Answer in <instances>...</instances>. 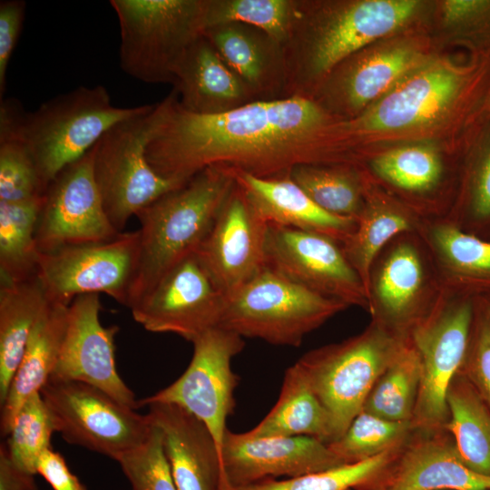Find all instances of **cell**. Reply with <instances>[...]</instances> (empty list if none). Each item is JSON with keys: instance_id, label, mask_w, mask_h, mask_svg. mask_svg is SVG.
Instances as JSON below:
<instances>
[{"instance_id": "47", "label": "cell", "mask_w": 490, "mask_h": 490, "mask_svg": "<svg viewBox=\"0 0 490 490\" xmlns=\"http://www.w3.org/2000/svg\"><path fill=\"white\" fill-rule=\"evenodd\" d=\"M444 20L449 24H469L490 15L489 0H448L442 3Z\"/></svg>"}, {"instance_id": "39", "label": "cell", "mask_w": 490, "mask_h": 490, "mask_svg": "<svg viewBox=\"0 0 490 490\" xmlns=\"http://www.w3.org/2000/svg\"><path fill=\"white\" fill-rule=\"evenodd\" d=\"M46 189L25 144L17 137L0 136V201L38 200Z\"/></svg>"}, {"instance_id": "33", "label": "cell", "mask_w": 490, "mask_h": 490, "mask_svg": "<svg viewBox=\"0 0 490 490\" xmlns=\"http://www.w3.org/2000/svg\"><path fill=\"white\" fill-rule=\"evenodd\" d=\"M399 448L326 471L280 480L269 478L230 490H363L378 477Z\"/></svg>"}, {"instance_id": "20", "label": "cell", "mask_w": 490, "mask_h": 490, "mask_svg": "<svg viewBox=\"0 0 490 490\" xmlns=\"http://www.w3.org/2000/svg\"><path fill=\"white\" fill-rule=\"evenodd\" d=\"M363 490H490L471 470L443 427L413 428L383 472Z\"/></svg>"}, {"instance_id": "26", "label": "cell", "mask_w": 490, "mask_h": 490, "mask_svg": "<svg viewBox=\"0 0 490 490\" xmlns=\"http://www.w3.org/2000/svg\"><path fill=\"white\" fill-rule=\"evenodd\" d=\"M69 305L51 301L34 324L7 395L1 404V434L6 436L22 405L52 376L63 345Z\"/></svg>"}, {"instance_id": "23", "label": "cell", "mask_w": 490, "mask_h": 490, "mask_svg": "<svg viewBox=\"0 0 490 490\" xmlns=\"http://www.w3.org/2000/svg\"><path fill=\"white\" fill-rule=\"evenodd\" d=\"M236 184L259 215L269 224L348 240L355 218L326 211L289 177L257 178L234 173Z\"/></svg>"}, {"instance_id": "38", "label": "cell", "mask_w": 490, "mask_h": 490, "mask_svg": "<svg viewBox=\"0 0 490 490\" xmlns=\"http://www.w3.org/2000/svg\"><path fill=\"white\" fill-rule=\"evenodd\" d=\"M374 171L386 181L410 191L431 188L441 174V162L425 146H407L387 152L373 162Z\"/></svg>"}, {"instance_id": "4", "label": "cell", "mask_w": 490, "mask_h": 490, "mask_svg": "<svg viewBox=\"0 0 490 490\" xmlns=\"http://www.w3.org/2000/svg\"><path fill=\"white\" fill-rule=\"evenodd\" d=\"M235 186L230 171L207 168L138 212V263L128 308L194 255Z\"/></svg>"}, {"instance_id": "42", "label": "cell", "mask_w": 490, "mask_h": 490, "mask_svg": "<svg viewBox=\"0 0 490 490\" xmlns=\"http://www.w3.org/2000/svg\"><path fill=\"white\" fill-rule=\"evenodd\" d=\"M408 228L407 220L397 213L388 211L370 212L347 240L345 255L357 272L364 277L379 250Z\"/></svg>"}, {"instance_id": "6", "label": "cell", "mask_w": 490, "mask_h": 490, "mask_svg": "<svg viewBox=\"0 0 490 490\" xmlns=\"http://www.w3.org/2000/svg\"><path fill=\"white\" fill-rule=\"evenodd\" d=\"M345 307L270 268L225 297L219 327L240 337L299 347L304 337Z\"/></svg>"}, {"instance_id": "21", "label": "cell", "mask_w": 490, "mask_h": 490, "mask_svg": "<svg viewBox=\"0 0 490 490\" xmlns=\"http://www.w3.org/2000/svg\"><path fill=\"white\" fill-rule=\"evenodd\" d=\"M145 407L161 433L178 490H226L219 447L207 426L175 404L154 402Z\"/></svg>"}, {"instance_id": "24", "label": "cell", "mask_w": 490, "mask_h": 490, "mask_svg": "<svg viewBox=\"0 0 490 490\" xmlns=\"http://www.w3.org/2000/svg\"><path fill=\"white\" fill-rule=\"evenodd\" d=\"M172 84L181 107L194 114H220L255 102L203 34L186 52Z\"/></svg>"}, {"instance_id": "10", "label": "cell", "mask_w": 490, "mask_h": 490, "mask_svg": "<svg viewBox=\"0 0 490 490\" xmlns=\"http://www.w3.org/2000/svg\"><path fill=\"white\" fill-rule=\"evenodd\" d=\"M139 251L138 231L113 240L40 252L36 277L47 299L70 305L80 295L104 293L128 307Z\"/></svg>"}, {"instance_id": "31", "label": "cell", "mask_w": 490, "mask_h": 490, "mask_svg": "<svg viewBox=\"0 0 490 490\" xmlns=\"http://www.w3.org/2000/svg\"><path fill=\"white\" fill-rule=\"evenodd\" d=\"M420 382L419 356L405 342L375 382L362 410L390 421L412 422Z\"/></svg>"}, {"instance_id": "12", "label": "cell", "mask_w": 490, "mask_h": 490, "mask_svg": "<svg viewBox=\"0 0 490 490\" xmlns=\"http://www.w3.org/2000/svg\"><path fill=\"white\" fill-rule=\"evenodd\" d=\"M94 147L64 168L43 197L35 240L39 252L114 239L93 174Z\"/></svg>"}, {"instance_id": "16", "label": "cell", "mask_w": 490, "mask_h": 490, "mask_svg": "<svg viewBox=\"0 0 490 490\" xmlns=\"http://www.w3.org/2000/svg\"><path fill=\"white\" fill-rule=\"evenodd\" d=\"M101 309L100 294H83L73 299L59 358L49 379L86 383L137 409L139 399L115 365L114 338L119 328L103 326Z\"/></svg>"}, {"instance_id": "43", "label": "cell", "mask_w": 490, "mask_h": 490, "mask_svg": "<svg viewBox=\"0 0 490 490\" xmlns=\"http://www.w3.org/2000/svg\"><path fill=\"white\" fill-rule=\"evenodd\" d=\"M479 302L461 370L490 408V318Z\"/></svg>"}, {"instance_id": "50", "label": "cell", "mask_w": 490, "mask_h": 490, "mask_svg": "<svg viewBox=\"0 0 490 490\" xmlns=\"http://www.w3.org/2000/svg\"><path fill=\"white\" fill-rule=\"evenodd\" d=\"M488 106L490 108V96H489V99H488Z\"/></svg>"}, {"instance_id": "5", "label": "cell", "mask_w": 490, "mask_h": 490, "mask_svg": "<svg viewBox=\"0 0 490 490\" xmlns=\"http://www.w3.org/2000/svg\"><path fill=\"white\" fill-rule=\"evenodd\" d=\"M120 27L122 71L147 83H173L205 29V0H111Z\"/></svg>"}, {"instance_id": "17", "label": "cell", "mask_w": 490, "mask_h": 490, "mask_svg": "<svg viewBox=\"0 0 490 490\" xmlns=\"http://www.w3.org/2000/svg\"><path fill=\"white\" fill-rule=\"evenodd\" d=\"M464 74L449 63L419 65L387 93L348 120L359 137L413 129L441 118L456 102Z\"/></svg>"}, {"instance_id": "40", "label": "cell", "mask_w": 490, "mask_h": 490, "mask_svg": "<svg viewBox=\"0 0 490 490\" xmlns=\"http://www.w3.org/2000/svg\"><path fill=\"white\" fill-rule=\"evenodd\" d=\"M116 462L132 490H178L163 450L161 433L153 424L147 439L122 455Z\"/></svg>"}, {"instance_id": "48", "label": "cell", "mask_w": 490, "mask_h": 490, "mask_svg": "<svg viewBox=\"0 0 490 490\" xmlns=\"http://www.w3.org/2000/svg\"><path fill=\"white\" fill-rule=\"evenodd\" d=\"M0 490H37L34 475L14 465L4 443L0 446Z\"/></svg>"}, {"instance_id": "41", "label": "cell", "mask_w": 490, "mask_h": 490, "mask_svg": "<svg viewBox=\"0 0 490 490\" xmlns=\"http://www.w3.org/2000/svg\"><path fill=\"white\" fill-rule=\"evenodd\" d=\"M435 240L451 264L470 283L490 287V240L452 226L436 229Z\"/></svg>"}, {"instance_id": "30", "label": "cell", "mask_w": 490, "mask_h": 490, "mask_svg": "<svg viewBox=\"0 0 490 490\" xmlns=\"http://www.w3.org/2000/svg\"><path fill=\"white\" fill-rule=\"evenodd\" d=\"M42 201H0V281L36 276L40 252L35 232Z\"/></svg>"}, {"instance_id": "27", "label": "cell", "mask_w": 490, "mask_h": 490, "mask_svg": "<svg viewBox=\"0 0 490 490\" xmlns=\"http://www.w3.org/2000/svg\"><path fill=\"white\" fill-rule=\"evenodd\" d=\"M244 434L253 438L311 436L326 444L333 438L329 415L296 362L285 371L274 407Z\"/></svg>"}, {"instance_id": "22", "label": "cell", "mask_w": 490, "mask_h": 490, "mask_svg": "<svg viewBox=\"0 0 490 490\" xmlns=\"http://www.w3.org/2000/svg\"><path fill=\"white\" fill-rule=\"evenodd\" d=\"M203 34L255 102L288 97L283 47L267 33L240 23H226L206 28Z\"/></svg>"}, {"instance_id": "32", "label": "cell", "mask_w": 490, "mask_h": 490, "mask_svg": "<svg viewBox=\"0 0 490 490\" xmlns=\"http://www.w3.org/2000/svg\"><path fill=\"white\" fill-rule=\"evenodd\" d=\"M296 12L297 0H205V29L240 23L260 29L283 45Z\"/></svg>"}, {"instance_id": "25", "label": "cell", "mask_w": 490, "mask_h": 490, "mask_svg": "<svg viewBox=\"0 0 490 490\" xmlns=\"http://www.w3.org/2000/svg\"><path fill=\"white\" fill-rule=\"evenodd\" d=\"M421 54L412 46L394 44L373 51L350 63L328 79V100L353 113L380 99L421 65ZM326 79V80H327Z\"/></svg>"}, {"instance_id": "13", "label": "cell", "mask_w": 490, "mask_h": 490, "mask_svg": "<svg viewBox=\"0 0 490 490\" xmlns=\"http://www.w3.org/2000/svg\"><path fill=\"white\" fill-rule=\"evenodd\" d=\"M475 311V301L466 298L414 329L411 344L421 363V382L412 418L415 428H436L446 424V393L466 358Z\"/></svg>"}, {"instance_id": "18", "label": "cell", "mask_w": 490, "mask_h": 490, "mask_svg": "<svg viewBox=\"0 0 490 490\" xmlns=\"http://www.w3.org/2000/svg\"><path fill=\"white\" fill-rule=\"evenodd\" d=\"M226 490L279 476L294 477L345 465L328 444L311 436L249 437L226 430L221 446Z\"/></svg>"}, {"instance_id": "7", "label": "cell", "mask_w": 490, "mask_h": 490, "mask_svg": "<svg viewBox=\"0 0 490 490\" xmlns=\"http://www.w3.org/2000/svg\"><path fill=\"white\" fill-rule=\"evenodd\" d=\"M404 343L374 325L341 343L309 351L296 362L329 415L332 442L362 411L375 382Z\"/></svg>"}, {"instance_id": "45", "label": "cell", "mask_w": 490, "mask_h": 490, "mask_svg": "<svg viewBox=\"0 0 490 490\" xmlns=\"http://www.w3.org/2000/svg\"><path fill=\"white\" fill-rule=\"evenodd\" d=\"M36 474L40 475L53 490H87L71 472L64 456L51 447L40 456Z\"/></svg>"}, {"instance_id": "11", "label": "cell", "mask_w": 490, "mask_h": 490, "mask_svg": "<svg viewBox=\"0 0 490 490\" xmlns=\"http://www.w3.org/2000/svg\"><path fill=\"white\" fill-rule=\"evenodd\" d=\"M191 362L172 384L138 400L139 407L161 402L175 404L191 413L210 430L221 454L226 421L235 407L238 376L231 362L245 342L237 333L216 327L198 337ZM221 459V458H220Z\"/></svg>"}, {"instance_id": "3", "label": "cell", "mask_w": 490, "mask_h": 490, "mask_svg": "<svg viewBox=\"0 0 490 490\" xmlns=\"http://www.w3.org/2000/svg\"><path fill=\"white\" fill-rule=\"evenodd\" d=\"M149 106H114L103 85L79 86L46 101L34 112H25L15 98L2 99L0 136L17 137L25 144L48 187L110 128Z\"/></svg>"}, {"instance_id": "44", "label": "cell", "mask_w": 490, "mask_h": 490, "mask_svg": "<svg viewBox=\"0 0 490 490\" xmlns=\"http://www.w3.org/2000/svg\"><path fill=\"white\" fill-rule=\"evenodd\" d=\"M26 4L23 0H4L0 3V97L5 92L6 72L18 42L24 20ZM0 99V100H1Z\"/></svg>"}, {"instance_id": "46", "label": "cell", "mask_w": 490, "mask_h": 490, "mask_svg": "<svg viewBox=\"0 0 490 490\" xmlns=\"http://www.w3.org/2000/svg\"><path fill=\"white\" fill-rule=\"evenodd\" d=\"M472 217L478 226L490 224V146L475 174L470 201Z\"/></svg>"}, {"instance_id": "2", "label": "cell", "mask_w": 490, "mask_h": 490, "mask_svg": "<svg viewBox=\"0 0 490 490\" xmlns=\"http://www.w3.org/2000/svg\"><path fill=\"white\" fill-rule=\"evenodd\" d=\"M296 16L283 44L289 96L312 98L342 62L407 23L415 0H360L318 4L297 0Z\"/></svg>"}, {"instance_id": "19", "label": "cell", "mask_w": 490, "mask_h": 490, "mask_svg": "<svg viewBox=\"0 0 490 490\" xmlns=\"http://www.w3.org/2000/svg\"><path fill=\"white\" fill-rule=\"evenodd\" d=\"M266 266L297 284L345 304L359 298V275L328 236L269 225Z\"/></svg>"}, {"instance_id": "15", "label": "cell", "mask_w": 490, "mask_h": 490, "mask_svg": "<svg viewBox=\"0 0 490 490\" xmlns=\"http://www.w3.org/2000/svg\"><path fill=\"white\" fill-rule=\"evenodd\" d=\"M269 224L236 184L195 257L216 289L230 295L266 268Z\"/></svg>"}, {"instance_id": "14", "label": "cell", "mask_w": 490, "mask_h": 490, "mask_svg": "<svg viewBox=\"0 0 490 490\" xmlns=\"http://www.w3.org/2000/svg\"><path fill=\"white\" fill-rule=\"evenodd\" d=\"M224 302V295L191 255L168 271L130 309L146 330L173 333L192 342L219 327Z\"/></svg>"}, {"instance_id": "37", "label": "cell", "mask_w": 490, "mask_h": 490, "mask_svg": "<svg viewBox=\"0 0 490 490\" xmlns=\"http://www.w3.org/2000/svg\"><path fill=\"white\" fill-rule=\"evenodd\" d=\"M422 266L407 245L397 247L386 260L377 280V294L385 311L400 319L416 298L422 283Z\"/></svg>"}, {"instance_id": "49", "label": "cell", "mask_w": 490, "mask_h": 490, "mask_svg": "<svg viewBox=\"0 0 490 490\" xmlns=\"http://www.w3.org/2000/svg\"><path fill=\"white\" fill-rule=\"evenodd\" d=\"M481 303L486 312V314L488 315L489 318H490V295L486 298H483L481 299Z\"/></svg>"}, {"instance_id": "36", "label": "cell", "mask_w": 490, "mask_h": 490, "mask_svg": "<svg viewBox=\"0 0 490 490\" xmlns=\"http://www.w3.org/2000/svg\"><path fill=\"white\" fill-rule=\"evenodd\" d=\"M289 177L326 211L352 218L358 211V186L347 171L308 164L294 168Z\"/></svg>"}, {"instance_id": "34", "label": "cell", "mask_w": 490, "mask_h": 490, "mask_svg": "<svg viewBox=\"0 0 490 490\" xmlns=\"http://www.w3.org/2000/svg\"><path fill=\"white\" fill-rule=\"evenodd\" d=\"M413 428L411 421H390L362 410L344 435L328 445L345 463L351 464L400 447Z\"/></svg>"}, {"instance_id": "1", "label": "cell", "mask_w": 490, "mask_h": 490, "mask_svg": "<svg viewBox=\"0 0 490 490\" xmlns=\"http://www.w3.org/2000/svg\"><path fill=\"white\" fill-rule=\"evenodd\" d=\"M357 138L348 121L334 119L310 98L257 101L199 115L182 109L172 90L158 103L146 158L158 175L181 184L210 167L267 179L339 159Z\"/></svg>"}, {"instance_id": "29", "label": "cell", "mask_w": 490, "mask_h": 490, "mask_svg": "<svg viewBox=\"0 0 490 490\" xmlns=\"http://www.w3.org/2000/svg\"><path fill=\"white\" fill-rule=\"evenodd\" d=\"M446 406L448 419L444 427L463 462L476 474L490 477V408L461 369L449 384Z\"/></svg>"}, {"instance_id": "35", "label": "cell", "mask_w": 490, "mask_h": 490, "mask_svg": "<svg viewBox=\"0 0 490 490\" xmlns=\"http://www.w3.org/2000/svg\"><path fill=\"white\" fill-rule=\"evenodd\" d=\"M54 425L49 409L37 392L27 398L15 416L7 441V454L23 472L34 475L40 456L49 449Z\"/></svg>"}, {"instance_id": "8", "label": "cell", "mask_w": 490, "mask_h": 490, "mask_svg": "<svg viewBox=\"0 0 490 490\" xmlns=\"http://www.w3.org/2000/svg\"><path fill=\"white\" fill-rule=\"evenodd\" d=\"M158 115V103L110 128L94 147L93 174L105 213L123 231L130 218L168 191L184 184L158 175L146 147Z\"/></svg>"}, {"instance_id": "9", "label": "cell", "mask_w": 490, "mask_h": 490, "mask_svg": "<svg viewBox=\"0 0 490 490\" xmlns=\"http://www.w3.org/2000/svg\"><path fill=\"white\" fill-rule=\"evenodd\" d=\"M40 392L55 432L67 443L115 461L142 445L152 431L147 414L86 383L49 379Z\"/></svg>"}, {"instance_id": "28", "label": "cell", "mask_w": 490, "mask_h": 490, "mask_svg": "<svg viewBox=\"0 0 490 490\" xmlns=\"http://www.w3.org/2000/svg\"><path fill=\"white\" fill-rule=\"evenodd\" d=\"M48 303L36 276L0 281V404L7 395L30 333Z\"/></svg>"}]
</instances>
